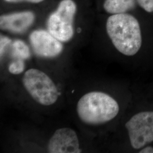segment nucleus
<instances>
[{
  "label": "nucleus",
  "instance_id": "nucleus-7",
  "mask_svg": "<svg viewBox=\"0 0 153 153\" xmlns=\"http://www.w3.org/2000/svg\"><path fill=\"white\" fill-rule=\"evenodd\" d=\"M48 151L51 153H81L76 131L69 128L57 129L49 140Z\"/></svg>",
  "mask_w": 153,
  "mask_h": 153
},
{
  "label": "nucleus",
  "instance_id": "nucleus-11",
  "mask_svg": "<svg viewBox=\"0 0 153 153\" xmlns=\"http://www.w3.org/2000/svg\"><path fill=\"white\" fill-rule=\"evenodd\" d=\"M24 69V63L21 60L15 61L11 64L9 67V71L13 74L21 73Z\"/></svg>",
  "mask_w": 153,
  "mask_h": 153
},
{
  "label": "nucleus",
  "instance_id": "nucleus-10",
  "mask_svg": "<svg viewBox=\"0 0 153 153\" xmlns=\"http://www.w3.org/2000/svg\"><path fill=\"white\" fill-rule=\"evenodd\" d=\"M13 54L22 59L27 58L30 56L29 49L27 45L21 40H16L13 44Z\"/></svg>",
  "mask_w": 153,
  "mask_h": 153
},
{
  "label": "nucleus",
  "instance_id": "nucleus-12",
  "mask_svg": "<svg viewBox=\"0 0 153 153\" xmlns=\"http://www.w3.org/2000/svg\"><path fill=\"white\" fill-rule=\"evenodd\" d=\"M138 153H153V142L146 145L144 148L140 149Z\"/></svg>",
  "mask_w": 153,
  "mask_h": 153
},
{
  "label": "nucleus",
  "instance_id": "nucleus-13",
  "mask_svg": "<svg viewBox=\"0 0 153 153\" xmlns=\"http://www.w3.org/2000/svg\"><path fill=\"white\" fill-rule=\"evenodd\" d=\"M10 40L5 37H1V52L2 53V51L6 45L10 42Z\"/></svg>",
  "mask_w": 153,
  "mask_h": 153
},
{
  "label": "nucleus",
  "instance_id": "nucleus-4",
  "mask_svg": "<svg viewBox=\"0 0 153 153\" xmlns=\"http://www.w3.org/2000/svg\"><path fill=\"white\" fill-rule=\"evenodd\" d=\"M25 89L36 102L43 105L54 104L59 97L57 87L45 73L36 69L25 72L23 78Z\"/></svg>",
  "mask_w": 153,
  "mask_h": 153
},
{
  "label": "nucleus",
  "instance_id": "nucleus-1",
  "mask_svg": "<svg viewBox=\"0 0 153 153\" xmlns=\"http://www.w3.org/2000/svg\"><path fill=\"white\" fill-rule=\"evenodd\" d=\"M106 33L115 49L127 57L142 54L153 38V16L136 12L109 14Z\"/></svg>",
  "mask_w": 153,
  "mask_h": 153
},
{
  "label": "nucleus",
  "instance_id": "nucleus-5",
  "mask_svg": "<svg viewBox=\"0 0 153 153\" xmlns=\"http://www.w3.org/2000/svg\"><path fill=\"white\" fill-rule=\"evenodd\" d=\"M76 5L72 0H62L57 10L47 21L48 31L62 42L70 40L73 36V21Z\"/></svg>",
  "mask_w": 153,
  "mask_h": 153
},
{
  "label": "nucleus",
  "instance_id": "nucleus-9",
  "mask_svg": "<svg viewBox=\"0 0 153 153\" xmlns=\"http://www.w3.org/2000/svg\"><path fill=\"white\" fill-rule=\"evenodd\" d=\"M35 19L31 11H22L3 15L0 18L1 28L14 33H22L30 27Z\"/></svg>",
  "mask_w": 153,
  "mask_h": 153
},
{
  "label": "nucleus",
  "instance_id": "nucleus-14",
  "mask_svg": "<svg viewBox=\"0 0 153 153\" xmlns=\"http://www.w3.org/2000/svg\"><path fill=\"white\" fill-rule=\"evenodd\" d=\"M9 2H27L31 3H39L44 0H5Z\"/></svg>",
  "mask_w": 153,
  "mask_h": 153
},
{
  "label": "nucleus",
  "instance_id": "nucleus-2",
  "mask_svg": "<svg viewBox=\"0 0 153 153\" xmlns=\"http://www.w3.org/2000/svg\"><path fill=\"white\" fill-rule=\"evenodd\" d=\"M78 115L88 125H102L114 120L119 115L118 102L107 93L91 91L81 97L77 104Z\"/></svg>",
  "mask_w": 153,
  "mask_h": 153
},
{
  "label": "nucleus",
  "instance_id": "nucleus-6",
  "mask_svg": "<svg viewBox=\"0 0 153 153\" xmlns=\"http://www.w3.org/2000/svg\"><path fill=\"white\" fill-rule=\"evenodd\" d=\"M30 41L35 54L42 57H55L60 55L63 49L60 41L45 30L33 31L30 34Z\"/></svg>",
  "mask_w": 153,
  "mask_h": 153
},
{
  "label": "nucleus",
  "instance_id": "nucleus-8",
  "mask_svg": "<svg viewBox=\"0 0 153 153\" xmlns=\"http://www.w3.org/2000/svg\"><path fill=\"white\" fill-rule=\"evenodd\" d=\"M102 7L109 14L136 12L153 16V0H104Z\"/></svg>",
  "mask_w": 153,
  "mask_h": 153
},
{
  "label": "nucleus",
  "instance_id": "nucleus-3",
  "mask_svg": "<svg viewBox=\"0 0 153 153\" xmlns=\"http://www.w3.org/2000/svg\"><path fill=\"white\" fill-rule=\"evenodd\" d=\"M129 145L137 152L153 142V99L139 102L138 107L125 123Z\"/></svg>",
  "mask_w": 153,
  "mask_h": 153
}]
</instances>
